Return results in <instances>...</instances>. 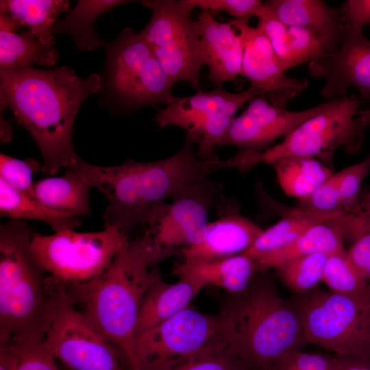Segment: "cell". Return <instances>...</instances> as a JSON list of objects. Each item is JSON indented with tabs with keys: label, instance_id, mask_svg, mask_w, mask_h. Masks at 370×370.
I'll list each match as a JSON object with an SVG mask.
<instances>
[{
	"label": "cell",
	"instance_id": "6da1fadb",
	"mask_svg": "<svg viewBox=\"0 0 370 370\" xmlns=\"http://www.w3.org/2000/svg\"><path fill=\"white\" fill-rule=\"evenodd\" d=\"M101 86L99 75L81 77L69 66L0 69L1 109L10 111L29 133L42 155L44 173L71 168L80 158L72 143L75 117L84 100Z\"/></svg>",
	"mask_w": 370,
	"mask_h": 370
},
{
	"label": "cell",
	"instance_id": "7a4b0ae2",
	"mask_svg": "<svg viewBox=\"0 0 370 370\" xmlns=\"http://www.w3.org/2000/svg\"><path fill=\"white\" fill-rule=\"evenodd\" d=\"M193 144L186 135L179 151L158 161L128 159L119 165L103 166L79 158L71 168L106 197L104 227L116 226L127 233L138 225H146L152 213L168 198L226 167L225 160L197 158L193 151Z\"/></svg>",
	"mask_w": 370,
	"mask_h": 370
},
{
	"label": "cell",
	"instance_id": "3957f363",
	"mask_svg": "<svg viewBox=\"0 0 370 370\" xmlns=\"http://www.w3.org/2000/svg\"><path fill=\"white\" fill-rule=\"evenodd\" d=\"M143 235L130 241L101 274L87 282L64 284L75 308L121 353L130 370H140L135 330L142 301L163 260Z\"/></svg>",
	"mask_w": 370,
	"mask_h": 370
},
{
	"label": "cell",
	"instance_id": "277c9868",
	"mask_svg": "<svg viewBox=\"0 0 370 370\" xmlns=\"http://www.w3.org/2000/svg\"><path fill=\"white\" fill-rule=\"evenodd\" d=\"M33 232L22 220L0 225V341L44 340L54 317L59 282L35 258Z\"/></svg>",
	"mask_w": 370,
	"mask_h": 370
},
{
	"label": "cell",
	"instance_id": "5b68a950",
	"mask_svg": "<svg viewBox=\"0 0 370 370\" xmlns=\"http://www.w3.org/2000/svg\"><path fill=\"white\" fill-rule=\"evenodd\" d=\"M221 311L230 326L228 351L249 370H262L305 343L297 309L268 280L251 283Z\"/></svg>",
	"mask_w": 370,
	"mask_h": 370
},
{
	"label": "cell",
	"instance_id": "8992f818",
	"mask_svg": "<svg viewBox=\"0 0 370 370\" xmlns=\"http://www.w3.org/2000/svg\"><path fill=\"white\" fill-rule=\"evenodd\" d=\"M362 101L354 95L332 99L314 116L288 133L282 141L266 150L241 151L233 157L234 168L246 171L258 163L272 164L288 156L318 158L330 169L334 156L342 147L355 153L361 147L366 120L358 114Z\"/></svg>",
	"mask_w": 370,
	"mask_h": 370
},
{
	"label": "cell",
	"instance_id": "52a82bcc",
	"mask_svg": "<svg viewBox=\"0 0 370 370\" xmlns=\"http://www.w3.org/2000/svg\"><path fill=\"white\" fill-rule=\"evenodd\" d=\"M231 330L221 311L208 314L187 307L135 339L140 370H164L202 356L228 350Z\"/></svg>",
	"mask_w": 370,
	"mask_h": 370
},
{
	"label": "cell",
	"instance_id": "ba28073f",
	"mask_svg": "<svg viewBox=\"0 0 370 370\" xmlns=\"http://www.w3.org/2000/svg\"><path fill=\"white\" fill-rule=\"evenodd\" d=\"M129 242L127 233L116 226L94 232L68 229L50 235L33 232L31 249L47 275L66 284L101 274Z\"/></svg>",
	"mask_w": 370,
	"mask_h": 370
},
{
	"label": "cell",
	"instance_id": "9c48e42d",
	"mask_svg": "<svg viewBox=\"0 0 370 370\" xmlns=\"http://www.w3.org/2000/svg\"><path fill=\"white\" fill-rule=\"evenodd\" d=\"M152 10L149 23L140 34L153 49L161 66L175 84L188 82L197 88L204 65L199 36L191 17L192 0H146Z\"/></svg>",
	"mask_w": 370,
	"mask_h": 370
},
{
	"label": "cell",
	"instance_id": "30bf717a",
	"mask_svg": "<svg viewBox=\"0 0 370 370\" xmlns=\"http://www.w3.org/2000/svg\"><path fill=\"white\" fill-rule=\"evenodd\" d=\"M103 46L109 85L123 103L136 108L169 105L173 101L175 82L140 34L127 27L116 40Z\"/></svg>",
	"mask_w": 370,
	"mask_h": 370
},
{
	"label": "cell",
	"instance_id": "8fae6325",
	"mask_svg": "<svg viewBox=\"0 0 370 370\" xmlns=\"http://www.w3.org/2000/svg\"><path fill=\"white\" fill-rule=\"evenodd\" d=\"M301 323L305 343L332 350L336 355L370 360L361 313L365 306L348 297L316 288L291 301Z\"/></svg>",
	"mask_w": 370,
	"mask_h": 370
},
{
	"label": "cell",
	"instance_id": "7c38bea8",
	"mask_svg": "<svg viewBox=\"0 0 370 370\" xmlns=\"http://www.w3.org/2000/svg\"><path fill=\"white\" fill-rule=\"evenodd\" d=\"M45 342L70 370H123L119 351L75 308L62 283Z\"/></svg>",
	"mask_w": 370,
	"mask_h": 370
},
{
	"label": "cell",
	"instance_id": "4fadbf2b",
	"mask_svg": "<svg viewBox=\"0 0 370 370\" xmlns=\"http://www.w3.org/2000/svg\"><path fill=\"white\" fill-rule=\"evenodd\" d=\"M221 191V184L208 179L193 184L152 213L143 235L164 259L178 247L196 245L210 223V209L223 204Z\"/></svg>",
	"mask_w": 370,
	"mask_h": 370
},
{
	"label": "cell",
	"instance_id": "5bb4252c",
	"mask_svg": "<svg viewBox=\"0 0 370 370\" xmlns=\"http://www.w3.org/2000/svg\"><path fill=\"white\" fill-rule=\"evenodd\" d=\"M328 101L301 110L289 111L273 105L264 95L249 101L243 113L233 119L219 146H234L241 151L261 152L275 140L285 137L305 121L328 106Z\"/></svg>",
	"mask_w": 370,
	"mask_h": 370
},
{
	"label": "cell",
	"instance_id": "9a60e30c",
	"mask_svg": "<svg viewBox=\"0 0 370 370\" xmlns=\"http://www.w3.org/2000/svg\"><path fill=\"white\" fill-rule=\"evenodd\" d=\"M248 18L232 21L243 49L241 75L249 79L251 86L262 90L270 103L284 108L308 82L285 74L269 39L259 29L251 27Z\"/></svg>",
	"mask_w": 370,
	"mask_h": 370
},
{
	"label": "cell",
	"instance_id": "2e32d148",
	"mask_svg": "<svg viewBox=\"0 0 370 370\" xmlns=\"http://www.w3.org/2000/svg\"><path fill=\"white\" fill-rule=\"evenodd\" d=\"M310 76L324 79L321 94L327 98L347 96L356 88L370 99V40L362 34L346 30L338 49L308 63Z\"/></svg>",
	"mask_w": 370,
	"mask_h": 370
},
{
	"label": "cell",
	"instance_id": "e0dca14e",
	"mask_svg": "<svg viewBox=\"0 0 370 370\" xmlns=\"http://www.w3.org/2000/svg\"><path fill=\"white\" fill-rule=\"evenodd\" d=\"M195 21L204 64L209 79L218 86L241 75L243 49L241 38L232 21H217L212 13L201 11Z\"/></svg>",
	"mask_w": 370,
	"mask_h": 370
},
{
	"label": "cell",
	"instance_id": "ac0fdd59",
	"mask_svg": "<svg viewBox=\"0 0 370 370\" xmlns=\"http://www.w3.org/2000/svg\"><path fill=\"white\" fill-rule=\"evenodd\" d=\"M262 230L250 219L226 208L221 217L209 223L198 243L181 249L183 262L210 261L243 254Z\"/></svg>",
	"mask_w": 370,
	"mask_h": 370
},
{
	"label": "cell",
	"instance_id": "d6986e66",
	"mask_svg": "<svg viewBox=\"0 0 370 370\" xmlns=\"http://www.w3.org/2000/svg\"><path fill=\"white\" fill-rule=\"evenodd\" d=\"M260 95L264 92L251 86L241 92H227L221 86L208 92L199 90L191 96L175 97L167 107L158 110L154 120L160 128L174 125L186 130L193 122L214 112L235 116L245 102Z\"/></svg>",
	"mask_w": 370,
	"mask_h": 370
},
{
	"label": "cell",
	"instance_id": "ffe728a7",
	"mask_svg": "<svg viewBox=\"0 0 370 370\" xmlns=\"http://www.w3.org/2000/svg\"><path fill=\"white\" fill-rule=\"evenodd\" d=\"M264 4L282 23L313 33L330 53L338 49L346 33L339 8H332L323 1L269 0Z\"/></svg>",
	"mask_w": 370,
	"mask_h": 370
},
{
	"label": "cell",
	"instance_id": "44dd1931",
	"mask_svg": "<svg viewBox=\"0 0 370 370\" xmlns=\"http://www.w3.org/2000/svg\"><path fill=\"white\" fill-rule=\"evenodd\" d=\"M256 16L258 18L256 27L270 41L284 72L330 53L325 45L313 33L282 23L264 3Z\"/></svg>",
	"mask_w": 370,
	"mask_h": 370
},
{
	"label": "cell",
	"instance_id": "7402d4cb",
	"mask_svg": "<svg viewBox=\"0 0 370 370\" xmlns=\"http://www.w3.org/2000/svg\"><path fill=\"white\" fill-rule=\"evenodd\" d=\"M257 271L254 260L241 254L210 261H182L173 267V273L201 290L215 286L238 295L249 287Z\"/></svg>",
	"mask_w": 370,
	"mask_h": 370
},
{
	"label": "cell",
	"instance_id": "603a6c76",
	"mask_svg": "<svg viewBox=\"0 0 370 370\" xmlns=\"http://www.w3.org/2000/svg\"><path fill=\"white\" fill-rule=\"evenodd\" d=\"M343 214L310 227L289 244L254 259L258 271L276 269L292 260L315 253L332 254L345 250Z\"/></svg>",
	"mask_w": 370,
	"mask_h": 370
},
{
	"label": "cell",
	"instance_id": "cb8c5ba5",
	"mask_svg": "<svg viewBox=\"0 0 370 370\" xmlns=\"http://www.w3.org/2000/svg\"><path fill=\"white\" fill-rule=\"evenodd\" d=\"M200 288L180 280L167 283L158 271L142 301L135 330V339L188 307Z\"/></svg>",
	"mask_w": 370,
	"mask_h": 370
},
{
	"label": "cell",
	"instance_id": "d4e9b609",
	"mask_svg": "<svg viewBox=\"0 0 370 370\" xmlns=\"http://www.w3.org/2000/svg\"><path fill=\"white\" fill-rule=\"evenodd\" d=\"M90 188L73 169L66 168L62 176L34 182L33 192L45 206L79 217L90 214Z\"/></svg>",
	"mask_w": 370,
	"mask_h": 370
},
{
	"label": "cell",
	"instance_id": "484cf974",
	"mask_svg": "<svg viewBox=\"0 0 370 370\" xmlns=\"http://www.w3.org/2000/svg\"><path fill=\"white\" fill-rule=\"evenodd\" d=\"M343 211L330 213L312 212L300 208L286 212L276 223L262 230L253 244L243 254L256 259L293 242L310 227L335 219Z\"/></svg>",
	"mask_w": 370,
	"mask_h": 370
},
{
	"label": "cell",
	"instance_id": "4316f807",
	"mask_svg": "<svg viewBox=\"0 0 370 370\" xmlns=\"http://www.w3.org/2000/svg\"><path fill=\"white\" fill-rule=\"evenodd\" d=\"M0 214L12 219H32L47 223L54 232L74 230L82 221L79 217L51 209L37 199L0 179Z\"/></svg>",
	"mask_w": 370,
	"mask_h": 370
},
{
	"label": "cell",
	"instance_id": "83f0119b",
	"mask_svg": "<svg viewBox=\"0 0 370 370\" xmlns=\"http://www.w3.org/2000/svg\"><path fill=\"white\" fill-rule=\"evenodd\" d=\"M271 165L282 190L299 200L310 195L333 174L332 169L312 157H284Z\"/></svg>",
	"mask_w": 370,
	"mask_h": 370
},
{
	"label": "cell",
	"instance_id": "f1b7e54d",
	"mask_svg": "<svg viewBox=\"0 0 370 370\" xmlns=\"http://www.w3.org/2000/svg\"><path fill=\"white\" fill-rule=\"evenodd\" d=\"M69 9L66 0H1V12L25 25L45 44L54 46L53 27L59 15Z\"/></svg>",
	"mask_w": 370,
	"mask_h": 370
},
{
	"label": "cell",
	"instance_id": "f546056e",
	"mask_svg": "<svg viewBox=\"0 0 370 370\" xmlns=\"http://www.w3.org/2000/svg\"><path fill=\"white\" fill-rule=\"evenodd\" d=\"M58 60L54 46L43 43L30 31L21 34L0 30V68L51 66Z\"/></svg>",
	"mask_w": 370,
	"mask_h": 370
},
{
	"label": "cell",
	"instance_id": "4dcf8cb0",
	"mask_svg": "<svg viewBox=\"0 0 370 370\" xmlns=\"http://www.w3.org/2000/svg\"><path fill=\"white\" fill-rule=\"evenodd\" d=\"M128 2L123 0H80L69 14L56 22L53 34L62 32L70 36L78 49L92 51L103 45L94 29L96 18L102 13Z\"/></svg>",
	"mask_w": 370,
	"mask_h": 370
},
{
	"label": "cell",
	"instance_id": "1f68e13d",
	"mask_svg": "<svg viewBox=\"0 0 370 370\" xmlns=\"http://www.w3.org/2000/svg\"><path fill=\"white\" fill-rule=\"evenodd\" d=\"M322 280L330 291L352 298L363 306L370 304V284L355 270L346 249L329 255Z\"/></svg>",
	"mask_w": 370,
	"mask_h": 370
},
{
	"label": "cell",
	"instance_id": "d6a6232c",
	"mask_svg": "<svg viewBox=\"0 0 370 370\" xmlns=\"http://www.w3.org/2000/svg\"><path fill=\"white\" fill-rule=\"evenodd\" d=\"M329 255L319 252L300 257L280 265L275 271L289 290L305 293L314 289L322 280Z\"/></svg>",
	"mask_w": 370,
	"mask_h": 370
},
{
	"label": "cell",
	"instance_id": "836d02e7",
	"mask_svg": "<svg viewBox=\"0 0 370 370\" xmlns=\"http://www.w3.org/2000/svg\"><path fill=\"white\" fill-rule=\"evenodd\" d=\"M40 169L38 162L33 158L22 160L3 153L0 154V179L33 198L32 175Z\"/></svg>",
	"mask_w": 370,
	"mask_h": 370
},
{
	"label": "cell",
	"instance_id": "e575fe53",
	"mask_svg": "<svg viewBox=\"0 0 370 370\" xmlns=\"http://www.w3.org/2000/svg\"><path fill=\"white\" fill-rule=\"evenodd\" d=\"M341 177V171L333 173L310 195L300 199L298 208L321 213L342 211L339 192Z\"/></svg>",
	"mask_w": 370,
	"mask_h": 370
},
{
	"label": "cell",
	"instance_id": "d590c367",
	"mask_svg": "<svg viewBox=\"0 0 370 370\" xmlns=\"http://www.w3.org/2000/svg\"><path fill=\"white\" fill-rule=\"evenodd\" d=\"M339 364L336 356L299 350L282 357L262 370H338Z\"/></svg>",
	"mask_w": 370,
	"mask_h": 370
},
{
	"label": "cell",
	"instance_id": "8d00e7d4",
	"mask_svg": "<svg viewBox=\"0 0 370 370\" xmlns=\"http://www.w3.org/2000/svg\"><path fill=\"white\" fill-rule=\"evenodd\" d=\"M164 370H249L247 365L228 350L195 358Z\"/></svg>",
	"mask_w": 370,
	"mask_h": 370
},
{
	"label": "cell",
	"instance_id": "74e56055",
	"mask_svg": "<svg viewBox=\"0 0 370 370\" xmlns=\"http://www.w3.org/2000/svg\"><path fill=\"white\" fill-rule=\"evenodd\" d=\"M18 343L20 360L18 370H61L45 339Z\"/></svg>",
	"mask_w": 370,
	"mask_h": 370
},
{
	"label": "cell",
	"instance_id": "f35d334b",
	"mask_svg": "<svg viewBox=\"0 0 370 370\" xmlns=\"http://www.w3.org/2000/svg\"><path fill=\"white\" fill-rule=\"evenodd\" d=\"M370 170V156L364 160L341 170L339 192L341 210L356 204L360 196L361 184Z\"/></svg>",
	"mask_w": 370,
	"mask_h": 370
},
{
	"label": "cell",
	"instance_id": "ab89813d",
	"mask_svg": "<svg viewBox=\"0 0 370 370\" xmlns=\"http://www.w3.org/2000/svg\"><path fill=\"white\" fill-rule=\"evenodd\" d=\"M201 11L225 12L237 18L256 16L263 5L259 0H192Z\"/></svg>",
	"mask_w": 370,
	"mask_h": 370
},
{
	"label": "cell",
	"instance_id": "60d3db41",
	"mask_svg": "<svg viewBox=\"0 0 370 370\" xmlns=\"http://www.w3.org/2000/svg\"><path fill=\"white\" fill-rule=\"evenodd\" d=\"M339 10L342 21L348 32H362L363 27L370 23V0H347Z\"/></svg>",
	"mask_w": 370,
	"mask_h": 370
},
{
	"label": "cell",
	"instance_id": "b9f144b4",
	"mask_svg": "<svg viewBox=\"0 0 370 370\" xmlns=\"http://www.w3.org/2000/svg\"><path fill=\"white\" fill-rule=\"evenodd\" d=\"M347 255L357 273L370 284V232L354 242Z\"/></svg>",
	"mask_w": 370,
	"mask_h": 370
},
{
	"label": "cell",
	"instance_id": "7bdbcfd3",
	"mask_svg": "<svg viewBox=\"0 0 370 370\" xmlns=\"http://www.w3.org/2000/svg\"><path fill=\"white\" fill-rule=\"evenodd\" d=\"M20 345L18 342L0 341V370H18Z\"/></svg>",
	"mask_w": 370,
	"mask_h": 370
},
{
	"label": "cell",
	"instance_id": "ee69618b",
	"mask_svg": "<svg viewBox=\"0 0 370 370\" xmlns=\"http://www.w3.org/2000/svg\"><path fill=\"white\" fill-rule=\"evenodd\" d=\"M337 356L340 362L338 370H370L369 359L351 355Z\"/></svg>",
	"mask_w": 370,
	"mask_h": 370
},
{
	"label": "cell",
	"instance_id": "f6af8a7d",
	"mask_svg": "<svg viewBox=\"0 0 370 370\" xmlns=\"http://www.w3.org/2000/svg\"><path fill=\"white\" fill-rule=\"evenodd\" d=\"M361 322L365 337L370 347V304L363 308L361 313Z\"/></svg>",
	"mask_w": 370,
	"mask_h": 370
},
{
	"label": "cell",
	"instance_id": "bcb514c9",
	"mask_svg": "<svg viewBox=\"0 0 370 370\" xmlns=\"http://www.w3.org/2000/svg\"><path fill=\"white\" fill-rule=\"evenodd\" d=\"M1 141H8L10 139L11 137V127L10 125L5 121L4 119L1 118Z\"/></svg>",
	"mask_w": 370,
	"mask_h": 370
},
{
	"label": "cell",
	"instance_id": "7dc6e473",
	"mask_svg": "<svg viewBox=\"0 0 370 370\" xmlns=\"http://www.w3.org/2000/svg\"><path fill=\"white\" fill-rule=\"evenodd\" d=\"M358 114L366 120L368 124H370V108L365 110L359 111Z\"/></svg>",
	"mask_w": 370,
	"mask_h": 370
},
{
	"label": "cell",
	"instance_id": "c3c4849f",
	"mask_svg": "<svg viewBox=\"0 0 370 370\" xmlns=\"http://www.w3.org/2000/svg\"><path fill=\"white\" fill-rule=\"evenodd\" d=\"M61 370H70V369H61Z\"/></svg>",
	"mask_w": 370,
	"mask_h": 370
}]
</instances>
